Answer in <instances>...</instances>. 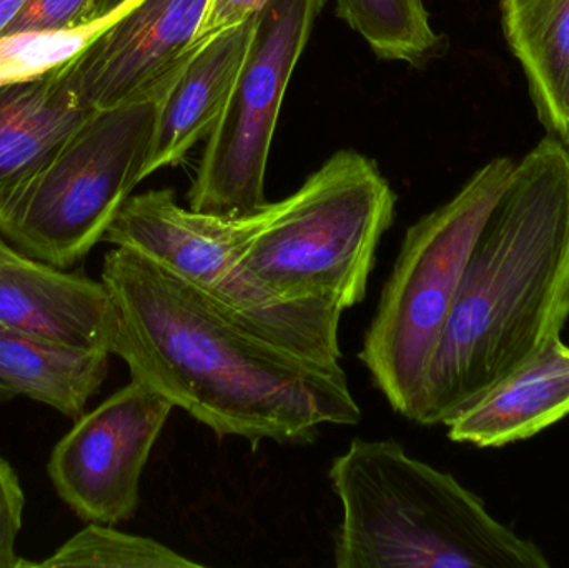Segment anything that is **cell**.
<instances>
[{
    "mask_svg": "<svg viewBox=\"0 0 569 568\" xmlns=\"http://www.w3.org/2000/svg\"><path fill=\"white\" fill-rule=\"evenodd\" d=\"M100 280L116 312L112 356L217 437L310 444L320 427L360 422L340 363L305 359L243 329L149 257L117 247Z\"/></svg>",
    "mask_w": 569,
    "mask_h": 568,
    "instance_id": "6da1fadb",
    "label": "cell"
},
{
    "mask_svg": "<svg viewBox=\"0 0 569 568\" xmlns=\"http://www.w3.org/2000/svg\"><path fill=\"white\" fill-rule=\"evenodd\" d=\"M569 317V147L547 136L488 217L428 369L417 422L447 426L561 337Z\"/></svg>",
    "mask_w": 569,
    "mask_h": 568,
    "instance_id": "7a4b0ae2",
    "label": "cell"
},
{
    "mask_svg": "<svg viewBox=\"0 0 569 568\" xmlns=\"http://www.w3.org/2000/svg\"><path fill=\"white\" fill-rule=\"evenodd\" d=\"M330 480L343 510L337 568L550 567L477 494L393 440L355 439L331 462Z\"/></svg>",
    "mask_w": 569,
    "mask_h": 568,
    "instance_id": "3957f363",
    "label": "cell"
},
{
    "mask_svg": "<svg viewBox=\"0 0 569 568\" xmlns=\"http://www.w3.org/2000/svg\"><path fill=\"white\" fill-rule=\"evenodd\" d=\"M283 206L284 199L250 216H212L183 209L173 190H149L127 199L102 242L149 257L256 336L305 359L337 366L343 310L330 303L284 302L243 270L247 250Z\"/></svg>",
    "mask_w": 569,
    "mask_h": 568,
    "instance_id": "277c9868",
    "label": "cell"
},
{
    "mask_svg": "<svg viewBox=\"0 0 569 568\" xmlns=\"http://www.w3.org/2000/svg\"><path fill=\"white\" fill-rule=\"evenodd\" d=\"M513 160L485 163L447 203L408 229L358 359L391 409L417 422L428 369L475 243Z\"/></svg>",
    "mask_w": 569,
    "mask_h": 568,
    "instance_id": "5b68a950",
    "label": "cell"
},
{
    "mask_svg": "<svg viewBox=\"0 0 569 568\" xmlns=\"http://www.w3.org/2000/svg\"><path fill=\"white\" fill-rule=\"evenodd\" d=\"M395 207L397 193L377 163L340 150L284 199L247 250L243 270L284 302L330 303L345 312L367 296Z\"/></svg>",
    "mask_w": 569,
    "mask_h": 568,
    "instance_id": "8992f818",
    "label": "cell"
},
{
    "mask_svg": "<svg viewBox=\"0 0 569 568\" xmlns=\"http://www.w3.org/2000/svg\"><path fill=\"white\" fill-rule=\"evenodd\" d=\"M179 67L149 92L89 117L0 212L3 239L66 270L102 242L147 179L160 100Z\"/></svg>",
    "mask_w": 569,
    "mask_h": 568,
    "instance_id": "52a82bcc",
    "label": "cell"
},
{
    "mask_svg": "<svg viewBox=\"0 0 569 568\" xmlns=\"http://www.w3.org/2000/svg\"><path fill=\"white\" fill-rule=\"evenodd\" d=\"M327 0H269L190 189L189 209L242 217L267 206L266 176L291 73Z\"/></svg>",
    "mask_w": 569,
    "mask_h": 568,
    "instance_id": "ba28073f",
    "label": "cell"
},
{
    "mask_svg": "<svg viewBox=\"0 0 569 568\" xmlns=\"http://www.w3.org/2000/svg\"><path fill=\"white\" fill-rule=\"evenodd\" d=\"M173 409L162 393L132 379L82 413L50 456L49 476L60 499L87 522L132 519L143 469Z\"/></svg>",
    "mask_w": 569,
    "mask_h": 568,
    "instance_id": "9c48e42d",
    "label": "cell"
},
{
    "mask_svg": "<svg viewBox=\"0 0 569 568\" xmlns=\"http://www.w3.org/2000/svg\"><path fill=\"white\" fill-rule=\"evenodd\" d=\"M210 0H136L72 57L73 77L93 110L137 99L197 47Z\"/></svg>",
    "mask_w": 569,
    "mask_h": 568,
    "instance_id": "30bf717a",
    "label": "cell"
},
{
    "mask_svg": "<svg viewBox=\"0 0 569 568\" xmlns=\"http://www.w3.org/2000/svg\"><path fill=\"white\" fill-rule=\"evenodd\" d=\"M0 326L112 356L116 312L102 280L40 262L0 233Z\"/></svg>",
    "mask_w": 569,
    "mask_h": 568,
    "instance_id": "8fae6325",
    "label": "cell"
},
{
    "mask_svg": "<svg viewBox=\"0 0 569 568\" xmlns=\"http://www.w3.org/2000/svg\"><path fill=\"white\" fill-rule=\"evenodd\" d=\"M72 59L0 86V212L92 117Z\"/></svg>",
    "mask_w": 569,
    "mask_h": 568,
    "instance_id": "7c38bea8",
    "label": "cell"
},
{
    "mask_svg": "<svg viewBox=\"0 0 569 568\" xmlns=\"http://www.w3.org/2000/svg\"><path fill=\"white\" fill-rule=\"evenodd\" d=\"M256 17L199 43L160 100L146 177L173 167L212 133L226 110L253 36Z\"/></svg>",
    "mask_w": 569,
    "mask_h": 568,
    "instance_id": "4fadbf2b",
    "label": "cell"
},
{
    "mask_svg": "<svg viewBox=\"0 0 569 568\" xmlns=\"http://www.w3.org/2000/svg\"><path fill=\"white\" fill-rule=\"evenodd\" d=\"M568 416L569 346L557 337L451 419L448 437L453 442L497 449L531 439Z\"/></svg>",
    "mask_w": 569,
    "mask_h": 568,
    "instance_id": "5bb4252c",
    "label": "cell"
},
{
    "mask_svg": "<svg viewBox=\"0 0 569 568\" xmlns=\"http://www.w3.org/2000/svg\"><path fill=\"white\" fill-rule=\"evenodd\" d=\"M505 39L548 136L569 140V0H500Z\"/></svg>",
    "mask_w": 569,
    "mask_h": 568,
    "instance_id": "9a60e30c",
    "label": "cell"
},
{
    "mask_svg": "<svg viewBox=\"0 0 569 568\" xmlns=\"http://www.w3.org/2000/svg\"><path fill=\"white\" fill-rule=\"evenodd\" d=\"M109 357L0 326V382L76 420L102 387Z\"/></svg>",
    "mask_w": 569,
    "mask_h": 568,
    "instance_id": "2e32d148",
    "label": "cell"
},
{
    "mask_svg": "<svg viewBox=\"0 0 569 568\" xmlns=\"http://www.w3.org/2000/svg\"><path fill=\"white\" fill-rule=\"evenodd\" d=\"M337 9L380 59L421 67L443 47L423 0H337Z\"/></svg>",
    "mask_w": 569,
    "mask_h": 568,
    "instance_id": "e0dca14e",
    "label": "cell"
},
{
    "mask_svg": "<svg viewBox=\"0 0 569 568\" xmlns=\"http://www.w3.org/2000/svg\"><path fill=\"white\" fill-rule=\"evenodd\" d=\"M36 567L193 568L196 560L147 537L120 532L107 524L90 522Z\"/></svg>",
    "mask_w": 569,
    "mask_h": 568,
    "instance_id": "ac0fdd59",
    "label": "cell"
},
{
    "mask_svg": "<svg viewBox=\"0 0 569 568\" xmlns=\"http://www.w3.org/2000/svg\"><path fill=\"white\" fill-rule=\"evenodd\" d=\"M90 6L92 0H29L2 37L60 32L87 26Z\"/></svg>",
    "mask_w": 569,
    "mask_h": 568,
    "instance_id": "d6986e66",
    "label": "cell"
},
{
    "mask_svg": "<svg viewBox=\"0 0 569 568\" xmlns=\"http://www.w3.org/2000/svg\"><path fill=\"white\" fill-rule=\"evenodd\" d=\"M26 494L19 476L0 456V568L32 567L17 556L16 544L22 529Z\"/></svg>",
    "mask_w": 569,
    "mask_h": 568,
    "instance_id": "ffe728a7",
    "label": "cell"
},
{
    "mask_svg": "<svg viewBox=\"0 0 569 568\" xmlns=\"http://www.w3.org/2000/svg\"><path fill=\"white\" fill-rule=\"evenodd\" d=\"M269 0H210L203 17L202 27L197 36V46L207 42L210 37L240 26L257 17Z\"/></svg>",
    "mask_w": 569,
    "mask_h": 568,
    "instance_id": "44dd1931",
    "label": "cell"
},
{
    "mask_svg": "<svg viewBox=\"0 0 569 568\" xmlns=\"http://www.w3.org/2000/svg\"><path fill=\"white\" fill-rule=\"evenodd\" d=\"M129 2H132V0H92L87 22L92 23L97 22V20L106 19V17L119 12Z\"/></svg>",
    "mask_w": 569,
    "mask_h": 568,
    "instance_id": "7402d4cb",
    "label": "cell"
},
{
    "mask_svg": "<svg viewBox=\"0 0 569 568\" xmlns=\"http://www.w3.org/2000/svg\"><path fill=\"white\" fill-rule=\"evenodd\" d=\"M29 0H0V37Z\"/></svg>",
    "mask_w": 569,
    "mask_h": 568,
    "instance_id": "603a6c76",
    "label": "cell"
},
{
    "mask_svg": "<svg viewBox=\"0 0 569 568\" xmlns=\"http://www.w3.org/2000/svg\"><path fill=\"white\" fill-rule=\"evenodd\" d=\"M13 397H16V393H13L12 390L9 389V387H6L3 386L2 382H0V403L13 399Z\"/></svg>",
    "mask_w": 569,
    "mask_h": 568,
    "instance_id": "cb8c5ba5",
    "label": "cell"
},
{
    "mask_svg": "<svg viewBox=\"0 0 569 568\" xmlns=\"http://www.w3.org/2000/svg\"><path fill=\"white\" fill-rule=\"evenodd\" d=\"M568 147H569V140H568Z\"/></svg>",
    "mask_w": 569,
    "mask_h": 568,
    "instance_id": "d4e9b609",
    "label": "cell"
}]
</instances>
